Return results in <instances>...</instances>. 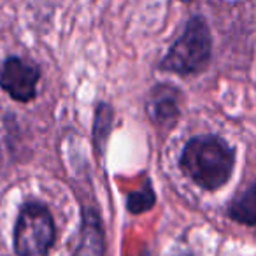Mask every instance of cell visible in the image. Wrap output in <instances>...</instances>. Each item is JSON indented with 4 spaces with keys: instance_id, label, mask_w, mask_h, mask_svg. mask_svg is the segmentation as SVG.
<instances>
[{
    "instance_id": "cell-5",
    "label": "cell",
    "mask_w": 256,
    "mask_h": 256,
    "mask_svg": "<svg viewBox=\"0 0 256 256\" xmlns=\"http://www.w3.org/2000/svg\"><path fill=\"white\" fill-rule=\"evenodd\" d=\"M181 96L179 88L170 82H158L150 92L146 102L150 120L158 128H174L181 116Z\"/></svg>"
},
{
    "instance_id": "cell-2",
    "label": "cell",
    "mask_w": 256,
    "mask_h": 256,
    "mask_svg": "<svg viewBox=\"0 0 256 256\" xmlns=\"http://www.w3.org/2000/svg\"><path fill=\"white\" fill-rule=\"evenodd\" d=\"M212 56V36L206 18L195 14L188 20L184 32L170 46L158 64L164 72L178 76H190L202 72Z\"/></svg>"
},
{
    "instance_id": "cell-6",
    "label": "cell",
    "mask_w": 256,
    "mask_h": 256,
    "mask_svg": "<svg viewBox=\"0 0 256 256\" xmlns=\"http://www.w3.org/2000/svg\"><path fill=\"white\" fill-rule=\"evenodd\" d=\"M74 256H104V232L98 214L92 209L82 214L81 242L76 249Z\"/></svg>"
},
{
    "instance_id": "cell-3",
    "label": "cell",
    "mask_w": 256,
    "mask_h": 256,
    "mask_svg": "<svg viewBox=\"0 0 256 256\" xmlns=\"http://www.w3.org/2000/svg\"><path fill=\"white\" fill-rule=\"evenodd\" d=\"M56 240L50 209L40 202L22 206L14 224V251L18 256H48Z\"/></svg>"
},
{
    "instance_id": "cell-1",
    "label": "cell",
    "mask_w": 256,
    "mask_h": 256,
    "mask_svg": "<svg viewBox=\"0 0 256 256\" xmlns=\"http://www.w3.org/2000/svg\"><path fill=\"white\" fill-rule=\"evenodd\" d=\"M235 150L218 136L192 137L182 148V174L206 192H216L230 181L235 168Z\"/></svg>"
},
{
    "instance_id": "cell-9",
    "label": "cell",
    "mask_w": 256,
    "mask_h": 256,
    "mask_svg": "<svg viewBox=\"0 0 256 256\" xmlns=\"http://www.w3.org/2000/svg\"><path fill=\"white\" fill-rule=\"evenodd\" d=\"M156 204V193L150 181L144 182V186L137 192H132L126 196V209L130 214H144Z\"/></svg>"
},
{
    "instance_id": "cell-4",
    "label": "cell",
    "mask_w": 256,
    "mask_h": 256,
    "mask_svg": "<svg viewBox=\"0 0 256 256\" xmlns=\"http://www.w3.org/2000/svg\"><path fill=\"white\" fill-rule=\"evenodd\" d=\"M39 79V68L20 56H9L0 68V88L16 102H32Z\"/></svg>"
},
{
    "instance_id": "cell-7",
    "label": "cell",
    "mask_w": 256,
    "mask_h": 256,
    "mask_svg": "<svg viewBox=\"0 0 256 256\" xmlns=\"http://www.w3.org/2000/svg\"><path fill=\"white\" fill-rule=\"evenodd\" d=\"M226 216L235 223L256 226V179L228 204Z\"/></svg>"
},
{
    "instance_id": "cell-8",
    "label": "cell",
    "mask_w": 256,
    "mask_h": 256,
    "mask_svg": "<svg viewBox=\"0 0 256 256\" xmlns=\"http://www.w3.org/2000/svg\"><path fill=\"white\" fill-rule=\"evenodd\" d=\"M112 107L106 102H100L95 109V120H93V144L98 154L106 151L107 139L112 130Z\"/></svg>"
}]
</instances>
